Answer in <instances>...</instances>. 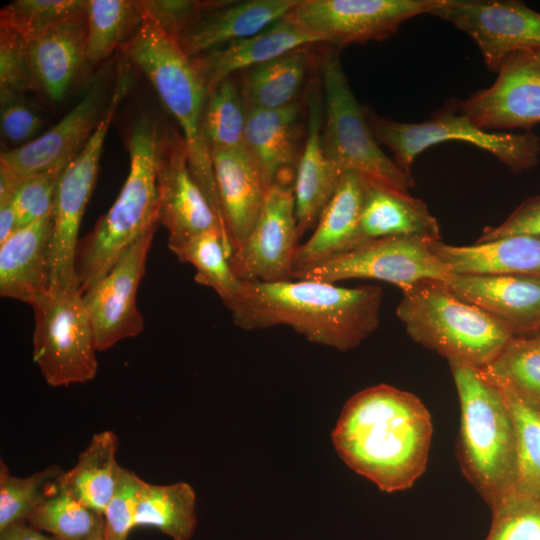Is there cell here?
I'll list each match as a JSON object with an SVG mask.
<instances>
[{
	"mask_svg": "<svg viewBox=\"0 0 540 540\" xmlns=\"http://www.w3.org/2000/svg\"><path fill=\"white\" fill-rule=\"evenodd\" d=\"M301 109L296 101L279 109L247 110L244 149L266 189L294 181Z\"/></svg>",
	"mask_w": 540,
	"mask_h": 540,
	"instance_id": "cb8c5ba5",
	"label": "cell"
},
{
	"mask_svg": "<svg viewBox=\"0 0 540 540\" xmlns=\"http://www.w3.org/2000/svg\"><path fill=\"white\" fill-rule=\"evenodd\" d=\"M445 0H299L288 14L308 33L335 47L382 41L407 20L431 14Z\"/></svg>",
	"mask_w": 540,
	"mask_h": 540,
	"instance_id": "7c38bea8",
	"label": "cell"
},
{
	"mask_svg": "<svg viewBox=\"0 0 540 540\" xmlns=\"http://www.w3.org/2000/svg\"><path fill=\"white\" fill-rule=\"evenodd\" d=\"M0 540H59L37 530L28 523H20L0 531Z\"/></svg>",
	"mask_w": 540,
	"mask_h": 540,
	"instance_id": "c3c4849f",
	"label": "cell"
},
{
	"mask_svg": "<svg viewBox=\"0 0 540 540\" xmlns=\"http://www.w3.org/2000/svg\"><path fill=\"white\" fill-rule=\"evenodd\" d=\"M308 67L309 53L300 48L244 71L240 92L246 109H279L298 101Z\"/></svg>",
	"mask_w": 540,
	"mask_h": 540,
	"instance_id": "4dcf8cb0",
	"label": "cell"
},
{
	"mask_svg": "<svg viewBox=\"0 0 540 540\" xmlns=\"http://www.w3.org/2000/svg\"><path fill=\"white\" fill-rule=\"evenodd\" d=\"M157 186L159 223L167 229L170 250L212 229H219L231 247L220 220L191 174L185 142L176 132H160Z\"/></svg>",
	"mask_w": 540,
	"mask_h": 540,
	"instance_id": "2e32d148",
	"label": "cell"
},
{
	"mask_svg": "<svg viewBox=\"0 0 540 540\" xmlns=\"http://www.w3.org/2000/svg\"><path fill=\"white\" fill-rule=\"evenodd\" d=\"M460 402L459 459L492 509L515 488V428L501 389L480 368L449 363Z\"/></svg>",
	"mask_w": 540,
	"mask_h": 540,
	"instance_id": "5b68a950",
	"label": "cell"
},
{
	"mask_svg": "<svg viewBox=\"0 0 540 540\" xmlns=\"http://www.w3.org/2000/svg\"><path fill=\"white\" fill-rule=\"evenodd\" d=\"M52 215L14 232L0 244V295L32 305L49 291Z\"/></svg>",
	"mask_w": 540,
	"mask_h": 540,
	"instance_id": "4316f807",
	"label": "cell"
},
{
	"mask_svg": "<svg viewBox=\"0 0 540 540\" xmlns=\"http://www.w3.org/2000/svg\"><path fill=\"white\" fill-rule=\"evenodd\" d=\"M319 71L323 96L322 144L327 157L342 171L352 170L367 180L408 191L414 180L380 148L365 108L349 85L337 49L321 55Z\"/></svg>",
	"mask_w": 540,
	"mask_h": 540,
	"instance_id": "52a82bcc",
	"label": "cell"
},
{
	"mask_svg": "<svg viewBox=\"0 0 540 540\" xmlns=\"http://www.w3.org/2000/svg\"><path fill=\"white\" fill-rule=\"evenodd\" d=\"M443 283L460 299L500 320L515 336L540 334V276L451 274Z\"/></svg>",
	"mask_w": 540,
	"mask_h": 540,
	"instance_id": "ffe728a7",
	"label": "cell"
},
{
	"mask_svg": "<svg viewBox=\"0 0 540 540\" xmlns=\"http://www.w3.org/2000/svg\"><path fill=\"white\" fill-rule=\"evenodd\" d=\"M17 230V218L12 204L0 205V244Z\"/></svg>",
	"mask_w": 540,
	"mask_h": 540,
	"instance_id": "f907efd6",
	"label": "cell"
},
{
	"mask_svg": "<svg viewBox=\"0 0 540 540\" xmlns=\"http://www.w3.org/2000/svg\"><path fill=\"white\" fill-rule=\"evenodd\" d=\"M63 169H51L22 180L11 201L18 230L52 215L55 188Z\"/></svg>",
	"mask_w": 540,
	"mask_h": 540,
	"instance_id": "b9f144b4",
	"label": "cell"
},
{
	"mask_svg": "<svg viewBox=\"0 0 540 540\" xmlns=\"http://www.w3.org/2000/svg\"><path fill=\"white\" fill-rule=\"evenodd\" d=\"M23 179L5 165L0 164V205L11 203Z\"/></svg>",
	"mask_w": 540,
	"mask_h": 540,
	"instance_id": "681fc988",
	"label": "cell"
},
{
	"mask_svg": "<svg viewBox=\"0 0 540 540\" xmlns=\"http://www.w3.org/2000/svg\"><path fill=\"white\" fill-rule=\"evenodd\" d=\"M0 124L4 137L22 145L33 140L42 127L43 120L28 106L20 95L0 94Z\"/></svg>",
	"mask_w": 540,
	"mask_h": 540,
	"instance_id": "f6af8a7d",
	"label": "cell"
},
{
	"mask_svg": "<svg viewBox=\"0 0 540 540\" xmlns=\"http://www.w3.org/2000/svg\"><path fill=\"white\" fill-rule=\"evenodd\" d=\"M211 158L224 225L233 252L251 233L267 189L244 148L213 149Z\"/></svg>",
	"mask_w": 540,
	"mask_h": 540,
	"instance_id": "d4e9b609",
	"label": "cell"
},
{
	"mask_svg": "<svg viewBox=\"0 0 540 540\" xmlns=\"http://www.w3.org/2000/svg\"><path fill=\"white\" fill-rule=\"evenodd\" d=\"M480 369L497 385L540 402V334L515 336Z\"/></svg>",
	"mask_w": 540,
	"mask_h": 540,
	"instance_id": "8d00e7d4",
	"label": "cell"
},
{
	"mask_svg": "<svg viewBox=\"0 0 540 540\" xmlns=\"http://www.w3.org/2000/svg\"><path fill=\"white\" fill-rule=\"evenodd\" d=\"M388 236L436 241L440 240V228L426 204L408 191L365 179L358 244Z\"/></svg>",
	"mask_w": 540,
	"mask_h": 540,
	"instance_id": "83f0119b",
	"label": "cell"
},
{
	"mask_svg": "<svg viewBox=\"0 0 540 540\" xmlns=\"http://www.w3.org/2000/svg\"><path fill=\"white\" fill-rule=\"evenodd\" d=\"M143 480L123 468L117 488L104 513V540H127L135 528V512Z\"/></svg>",
	"mask_w": 540,
	"mask_h": 540,
	"instance_id": "7bdbcfd3",
	"label": "cell"
},
{
	"mask_svg": "<svg viewBox=\"0 0 540 540\" xmlns=\"http://www.w3.org/2000/svg\"><path fill=\"white\" fill-rule=\"evenodd\" d=\"M298 240L293 183L277 182L267 189L251 233L229 263L241 281L292 280Z\"/></svg>",
	"mask_w": 540,
	"mask_h": 540,
	"instance_id": "5bb4252c",
	"label": "cell"
},
{
	"mask_svg": "<svg viewBox=\"0 0 540 540\" xmlns=\"http://www.w3.org/2000/svg\"><path fill=\"white\" fill-rule=\"evenodd\" d=\"M121 49L151 82L176 120L186 145L191 174L226 232L211 151L203 131L208 91L192 58L175 38L147 18Z\"/></svg>",
	"mask_w": 540,
	"mask_h": 540,
	"instance_id": "3957f363",
	"label": "cell"
},
{
	"mask_svg": "<svg viewBox=\"0 0 540 540\" xmlns=\"http://www.w3.org/2000/svg\"><path fill=\"white\" fill-rule=\"evenodd\" d=\"M536 57L538 58V60L540 61V50H537V51H534Z\"/></svg>",
	"mask_w": 540,
	"mask_h": 540,
	"instance_id": "816d5d0a",
	"label": "cell"
},
{
	"mask_svg": "<svg viewBox=\"0 0 540 540\" xmlns=\"http://www.w3.org/2000/svg\"><path fill=\"white\" fill-rule=\"evenodd\" d=\"M513 235L540 238V196L526 199L501 224L486 227L477 242Z\"/></svg>",
	"mask_w": 540,
	"mask_h": 540,
	"instance_id": "7dc6e473",
	"label": "cell"
},
{
	"mask_svg": "<svg viewBox=\"0 0 540 540\" xmlns=\"http://www.w3.org/2000/svg\"><path fill=\"white\" fill-rule=\"evenodd\" d=\"M433 242L407 236L365 240L323 261L295 270L292 279L330 283L375 279L394 284L401 290L421 281H445L451 272L433 252Z\"/></svg>",
	"mask_w": 540,
	"mask_h": 540,
	"instance_id": "8fae6325",
	"label": "cell"
},
{
	"mask_svg": "<svg viewBox=\"0 0 540 540\" xmlns=\"http://www.w3.org/2000/svg\"><path fill=\"white\" fill-rule=\"evenodd\" d=\"M382 298V288L374 285L243 281L240 292L225 306L235 326L245 331L287 326L310 342L349 351L378 328Z\"/></svg>",
	"mask_w": 540,
	"mask_h": 540,
	"instance_id": "7a4b0ae2",
	"label": "cell"
},
{
	"mask_svg": "<svg viewBox=\"0 0 540 540\" xmlns=\"http://www.w3.org/2000/svg\"><path fill=\"white\" fill-rule=\"evenodd\" d=\"M106 85L94 82L76 105L52 128L17 148L1 153L0 164L19 177L64 168L84 147L104 111Z\"/></svg>",
	"mask_w": 540,
	"mask_h": 540,
	"instance_id": "ac0fdd59",
	"label": "cell"
},
{
	"mask_svg": "<svg viewBox=\"0 0 540 540\" xmlns=\"http://www.w3.org/2000/svg\"><path fill=\"white\" fill-rule=\"evenodd\" d=\"M63 470L51 465L28 477H16L0 462V531L27 523L36 508L58 487Z\"/></svg>",
	"mask_w": 540,
	"mask_h": 540,
	"instance_id": "74e56055",
	"label": "cell"
},
{
	"mask_svg": "<svg viewBox=\"0 0 540 540\" xmlns=\"http://www.w3.org/2000/svg\"><path fill=\"white\" fill-rule=\"evenodd\" d=\"M497 74L491 86L456 101L458 111L487 131L540 123V61L534 51L511 54Z\"/></svg>",
	"mask_w": 540,
	"mask_h": 540,
	"instance_id": "e0dca14e",
	"label": "cell"
},
{
	"mask_svg": "<svg viewBox=\"0 0 540 540\" xmlns=\"http://www.w3.org/2000/svg\"><path fill=\"white\" fill-rule=\"evenodd\" d=\"M365 111L377 141L391 150L396 164L407 173L421 152L445 141L466 142L483 149L513 173L532 169L539 162L540 139L535 133L480 129L458 111L456 101L449 102L420 123L397 122L370 109Z\"/></svg>",
	"mask_w": 540,
	"mask_h": 540,
	"instance_id": "ba28073f",
	"label": "cell"
},
{
	"mask_svg": "<svg viewBox=\"0 0 540 540\" xmlns=\"http://www.w3.org/2000/svg\"><path fill=\"white\" fill-rule=\"evenodd\" d=\"M432 250L451 274L540 276V238L513 235L472 245H448Z\"/></svg>",
	"mask_w": 540,
	"mask_h": 540,
	"instance_id": "f1b7e54d",
	"label": "cell"
},
{
	"mask_svg": "<svg viewBox=\"0 0 540 540\" xmlns=\"http://www.w3.org/2000/svg\"><path fill=\"white\" fill-rule=\"evenodd\" d=\"M307 104L306 139L296 165L293 181L299 239L308 229L316 226L344 173L327 157L323 148L321 85L313 86Z\"/></svg>",
	"mask_w": 540,
	"mask_h": 540,
	"instance_id": "7402d4cb",
	"label": "cell"
},
{
	"mask_svg": "<svg viewBox=\"0 0 540 540\" xmlns=\"http://www.w3.org/2000/svg\"><path fill=\"white\" fill-rule=\"evenodd\" d=\"M321 43L287 15L254 36L191 58L209 94L236 72H244L291 51Z\"/></svg>",
	"mask_w": 540,
	"mask_h": 540,
	"instance_id": "603a6c76",
	"label": "cell"
},
{
	"mask_svg": "<svg viewBox=\"0 0 540 540\" xmlns=\"http://www.w3.org/2000/svg\"><path fill=\"white\" fill-rule=\"evenodd\" d=\"M432 433L431 415L416 395L378 384L347 400L332 442L349 468L391 493L424 473Z\"/></svg>",
	"mask_w": 540,
	"mask_h": 540,
	"instance_id": "6da1fadb",
	"label": "cell"
},
{
	"mask_svg": "<svg viewBox=\"0 0 540 540\" xmlns=\"http://www.w3.org/2000/svg\"><path fill=\"white\" fill-rule=\"evenodd\" d=\"M247 109L232 77L221 81L207 98L203 131L210 151L244 148Z\"/></svg>",
	"mask_w": 540,
	"mask_h": 540,
	"instance_id": "f35d334b",
	"label": "cell"
},
{
	"mask_svg": "<svg viewBox=\"0 0 540 540\" xmlns=\"http://www.w3.org/2000/svg\"><path fill=\"white\" fill-rule=\"evenodd\" d=\"M432 15L467 33L490 71L513 53L540 50V13L515 0H445Z\"/></svg>",
	"mask_w": 540,
	"mask_h": 540,
	"instance_id": "4fadbf2b",
	"label": "cell"
},
{
	"mask_svg": "<svg viewBox=\"0 0 540 540\" xmlns=\"http://www.w3.org/2000/svg\"><path fill=\"white\" fill-rule=\"evenodd\" d=\"M86 1L80 0H16L0 13V25L29 40L69 19L85 13Z\"/></svg>",
	"mask_w": 540,
	"mask_h": 540,
	"instance_id": "ab89813d",
	"label": "cell"
},
{
	"mask_svg": "<svg viewBox=\"0 0 540 540\" xmlns=\"http://www.w3.org/2000/svg\"><path fill=\"white\" fill-rule=\"evenodd\" d=\"M207 1L142 0L144 18L176 38L204 9Z\"/></svg>",
	"mask_w": 540,
	"mask_h": 540,
	"instance_id": "bcb514c9",
	"label": "cell"
},
{
	"mask_svg": "<svg viewBox=\"0 0 540 540\" xmlns=\"http://www.w3.org/2000/svg\"><path fill=\"white\" fill-rule=\"evenodd\" d=\"M25 57L34 90L61 102L87 61L86 13L25 40Z\"/></svg>",
	"mask_w": 540,
	"mask_h": 540,
	"instance_id": "44dd1931",
	"label": "cell"
},
{
	"mask_svg": "<svg viewBox=\"0 0 540 540\" xmlns=\"http://www.w3.org/2000/svg\"><path fill=\"white\" fill-rule=\"evenodd\" d=\"M85 13L90 63H99L122 47L144 21L141 1L88 0Z\"/></svg>",
	"mask_w": 540,
	"mask_h": 540,
	"instance_id": "d6a6232c",
	"label": "cell"
},
{
	"mask_svg": "<svg viewBox=\"0 0 540 540\" xmlns=\"http://www.w3.org/2000/svg\"><path fill=\"white\" fill-rule=\"evenodd\" d=\"M196 495L186 482L155 485L143 482L135 527H152L172 540H189L196 529Z\"/></svg>",
	"mask_w": 540,
	"mask_h": 540,
	"instance_id": "1f68e13d",
	"label": "cell"
},
{
	"mask_svg": "<svg viewBox=\"0 0 540 540\" xmlns=\"http://www.w3.org/2000/svg\"><path fill=\"white\" fill-rule=\"evenodd\" d=\"M171 251L181 262L195 269L194 280L211 288L227 305L242 288V283L229 263L232 248L219 229L200 233Z\"/></svg>",
	"mask_w": 540,
	"mask_h": 540,
	"instance_id": "836d02e7",
	"label": "cell"
},
{
	"mask_svg": "<svg viewBox=\"0 0 540 540\" xmlns=\"http://www.w3.org/2000/svg\"><path fill=\"white\" fill-rule=\"evenodd\" d=\"M117 448L118 439L112 431L94 434L76 464L62 472L58 486L104 515L123 471L117 462Z\"/></svg>",
	"mask_w": 540,
	"mask_h": 540,
	"instance_id": "f546056e",
	"label": "cell"
},
{
	"mask_svg": "<svg viewBox=\"0 0 540 540\" xmlns=\"http://www.w3.org/2000/svg\"><path fill=\"white\" fill-rule=\"evenodd\" d=\"M156 229L139 236L111 270L83 294L98 351L139 335L144 327L136 294Z\"/></svg>",
	"mask_w": 540,
	"mask_h": 540,
	"instance_id": "9a60e30c",
	"label": "cell"
},
{
	"mask_svg": "<svg viewBox=\"0 0 540 540\" xmlns=\"http://www.w3.org/2000/svg\"><path fill=\"white\" fill-rule=\"evenodd\" d=\"M396 314L417 343L449 363L490 364L515 337L500 320L454 295L443 281L404 288Z\"/></svg>",
	"mask_w": 540,
	"mask_h": 540,
	"instance_id": "8992f818",
	"label": "cell"
},
{
	"mask_svg": "<svg viewBox=\"0 0 540 540\" xmlns=\"http://www.w3.org/2000/svg\"><path fill=\"white\" fill-rule=\"evenodd\" d=\"M92 540H104L103 538H97V539H92Z\"/></svg>",
	"mask_w": 540,
	"mask_h": 540,
	"instance_id": "f5cc1de1",
	"label": "cell"
},
{
	"mask_svg": "<svg viewBox=\"0 0 540 540\" xmlns=\"http://www.w3.org/2000/svg\"><path fill=\"white\" fill-rule=\"evenodd\" d=\"M33 360L53 387L92 380L96 339L80 289L48 291L32 305Z\"/></svg>",
	"mask_w": 540,
	"mask_h": 540,
	"instance_id": "30bf717a",
	"label": "cell"
},
{
	"mask_svg": "<svg viewBox=\"0 0 540 540\" xmlns=\"http://www.w3.org/2000/svg\"><path fill=\"white\" fill-rule=\"evenodd\" d=\"M34 90L29 75L25 40L13 29L0 25V94L22 95Z\"/></svg>",
	"mask_w": 540,
	"mask_h": 540,
	"instance_id": "ee69618b",
	"label": "cell"
},
{
	"mask_svg": "<svg viewBox=\"0 0 540 540\" xmlns=\"http://www.w3.org/2000/svg\"><path fill=\"white\" fill-rule=\"evenodd\" d=\"M364 195L365 178L355 171H344L312 235L298 246L293 272L358 244Z\"/></svg>",
	"mask_w": 540,
	"mask_h": 540,
	"instance_id": "484cf974",
	"label": "cell"
},
{
	"mask_svg": "<svg viewBox=\"0 0 540 540\" xmlns=\"http://www.w3.org/2000/svg\"><path fill=\"white\" fill-rule=\"evenodd\" d=\"M160 130L142 117L129 138V171L110 209L79 240L75 270L82 294L97 284L122 253L142 234L159 223L157 186Z\"/></svg>",
	"mask_w": 540,
	"mask_h": 540,
	"instance_id": "277c9868",
	"label": "cell"
},
{
	"mask_svg": "<svg viewBox=\"0 0 540 540\" xmlns=\"http://www.w3.org/2000/svg\"><path fill=\"white\" fill-rule=\"evenodd\" d=\"M497 386L505 397L515 428L517 478L514 490L540 498V402Z\"/></svg>",
	"mask_w": 540,
	"mask_h": 540,
	"instance_id": "d590c367",
	"label": "cell"
},
{
	"mask_svg": "<svg viewBox=\"0 0 540 540\" xmlns=\"http://www.w3.org/2000/svg\"><path fill=\"white\" fill-rule=\"evenodd\" d=\"M486 540H540V498L510 492L492 509Z\"/></svg>",
	"mask_w": 540,
	"mask_h": 540,
	"instance_id": "60d3db41",
	"label": "cell"
},
{
	"mask_svg": "<svg viewBox=\"0 0 540 540\" xmlns=\"http://www.w3.org/2000/svg\"><path fill=\"white\" fill-rule=\"evenodd\" d=\"M299 0L209 1L175 38L189 57L254 36L285 18Z\"/></svg>",
	"mask_w": 540,
	"mask_h": 540,
	"instance_id": "d6986e66",
	"label": "cell"
},
{
	"mask_svg": "<svg viewBox=\"0 0 540 540\" xmlns=\"http://www.w3.org/2000/svg\"><path fill=\"white\" fill-rule=\"evenodd\" d=\"M27 523L59 540L104 537V515L84 505L59 486L36 508Z\"/></svg>",
	"mask_w": 540,
	"mask_h": 540,
	"instance_id": "e575fe53",
	"label": "cell"
},
{
	"mask_svg": "<svg viewBox=\"0 0 540 540\" xmlns=\"http://www.w3.org/2000/svg\"><path fill=\"white\" fill-rule=\"evenodd\" d=\"M129 86L128 75L121 74L93 134L58 178L48 249L50 291L80 289L75 270L79 228L96 182L109 127Z\"/></svg>",
	"mask_w": 540,
	"mask_h": 540,
	"instance_id": "9c48e42d",
	"label": "cell"
}]
</instances>
